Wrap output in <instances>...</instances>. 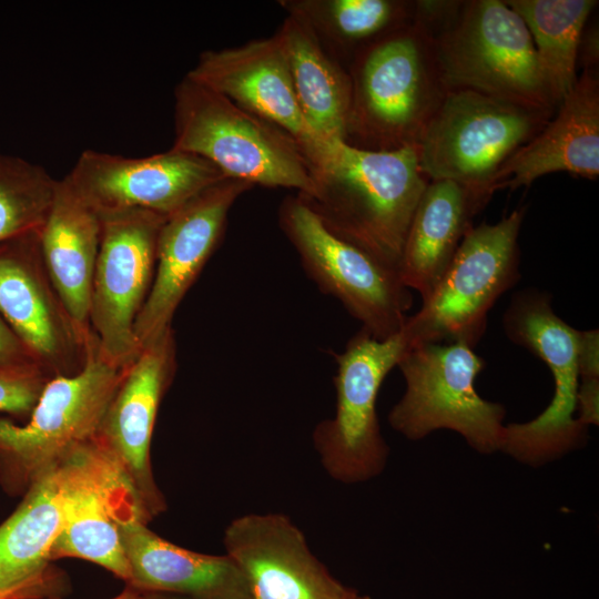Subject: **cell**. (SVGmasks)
<instances>
[{"mask_svg": "<svg viewBox=\"0 0 599 599\" xmlns=\"http://www.w3.org/2000/svg\"><path fill=\"white\" fill-rule=\"evenodd\" d=\"M345 143L377 152L416 149L449 88L436 38L408 20L358 51Z\"/></svg>", "mask_w": 599, "mask_h": 599, "instance_id": "obj_1", "label": "cell"}, {"mask_svg": "<svg viewBox=\"0 0 599 599\" xmlns=\"http://www.w3.org/2000/svg\"><path fill=\"white\" fill-rule=\"evenodd\" d=\"M314 181L313 195H298L325 227L398 274L410 220L429 182L416 149L377 152L335 141Z\"/></svg>", "mask_w": 599, "mask_h": 599, "instance_id": "obj_2", "label": "cell"}, {"mask_svg": "<svg viewBox=\"0 0 599 599\" xmlns=\"http://www.w3.org/2000/svg\"><path fill=\"white\" fill-rule=\"evenodd\" d=\"M173 149L196 154L226 177L311 196L315 181L300 144L187 74L174 89Z\"/></svg>", "mask_w": 599, "mask_h": 599, "instance_id": "obj_3", "label": "cell"}, {"mask_svg": "<svg viewBox=\"0 0 599 599\" xmlns=\"http://www.w3.org/2000/svg\"><path fill=\"white\" fill-rule=\"evenodd\" d=\"M126 367L103 357L91 332L83 367L51 377L22 425L0 417V484L6 491L24 494L73 447L95 436Z\"/></svg>", "mask_w": 599, "mask_h": 599, "instance_id": "obj_4", "label": "cell"}, {"mask_svg": "<svg viewBox=\"0 0 599 599\" xmlns=\"http://www.w3.org/2000/svg\"><path fill=\"white\" fill-rule=\"evenodd\" d=\"M547 110L468 89H451L417 146L420 171L494 194L504 163L552 118Z\"/></svg>", "mask_w": 599, "mask_h": 599, "instance_id": "obj_5", "label": "cell"}, {"mask_svg": "<svg viewBox=\"0 0 599 599\" xmlns=\"http://www.w3.org/2000/svg\"><path fill=\"white\" fill-rule=\"evenodd\" d=\"M526 207L494 224L471 226L446 272L408 316L403 329L409 346L465 343L475 347L487 328L488 313L520 277L518 237Z\"/></svg>", "mask_w": 599, "mask_h": 599, "instance_id": "obj_6", "label": "cell"}, {"mask_svg": "<svg viewBox=\"0 0 599 599\" xmlns=\"http://www.w3.org/2000/svg\"><path fill=\"white\" fill-rule=\"evenodd\" d=\"M405 392L388 414V423L410 440L438 429L464 437L480 454L500 451L506 408L484 399L475 379L485 361L460 342L409 346L397 363Z\"/></svg>", "mask_w": 599, "mask_h": 599, "instance_id": "obj_7", "label": "cell"}, {"mask_svg": "<svg viewBox=\"0 0 599 599\" xmlns=\"http://www.w3.org/2000/svg\"><path fill=\"white\" fill-rule=\"evenodd\" d=\"M548 292H517L504 314L506 336L538 356L554 379V396L547 408L526 423L505 425L500 451L515 460L538 467L587 443L588 428L577 419L579 331L552 308Z\"/></svg>", "mask_w": 599, "mask_h": 599, "instance_id": "obj_8", "label": "cell"}, {"mask_svg": "<svg viewBox=\"0 0 599 599\" xmlns=\"http://www.w3.org/2000/svg\"><path fill=\"white\" fill-rule=\"evenodd\" d=\"M436 42L449 90L468 89L557 110L528 28L505 1H463Z\"/></svg>", "mask_w": 599, "mask_h": 599, "instance_id": "obj_9", "label": "cell"}, {"mask_svg": "<svg viewBox=\"0 0 599 599\" xmlns=\"http://www.w3.org/2000/svg\"><path fill=\"white\" fill-rule=\"evenodd\" d=\"M280 227L308 277L383 341L402 331L413 296L398 274L328 231L297 194L278 209Z\"/></svg>", "mask_w": 599, "mask_h": 599, "instance_id": "obj_10", "label": "cell"}, {"mask_svg": "<svg viewBox=\"0 0 599 599\" xmlns=\"http://www.w3.org/2000/svg\"><path fill=\"white\" fill-rule=\"evenodd\" d=\"M408 347L403 328L383 341L361 329L335 356V414L313 433L322 465L334 479L361 483L384 469L389 449L380 432L376 399L385 377Z\"/></svg>", "mask_w": 599, "mask_h": 599, "instance_id": "obj_11", "label": "cell"}, {"mask_svg": "<svg viewBox=\"0 0 599 599\" xmlns=\"http://www.w3.org/2000/svg\"><path fill=\"white\" fill-rule=\"evenodd\" d=\"M89 324L101 354L128 366L141 351L135 322L150 293L166 216L146 210L101 213Z\"/></svg>", "mask_w": 599, "mask_h": 599, "instance_id": "obj_12", "label": "cell"}, {"mask_svg": "<svg viewBox=\"0 0 599 599\" xmlns=\"http://www.w3.org/2000/svg\"><path fill=\"white\" fill-rule=\"evenodd\" d=\"M59 464L62 522L50 560H88L129 583L119 524L150 520L135 490L94 437L73 447Z\"/></svg>", "mask_w": 599, "mask_h": 599, "instance_id": "obj_13", "label": "cell"}, {"mask_svg": "<svg viewBox=\"0 0 599 599\" xmlns=\"http://www.w3.org/2000/svg\"><path fill=\"white\" fill-rule=\"evenodd\" d=\"M39 232L0 243V316L50 377L79 372L90 334L74 323L43 263Z\"/></svg>", "mask_w": 599, "mask_h": 599, "instance_id": "obj_14", "label": "cell"}, {"mask_svg": "<svg viewBox=\"0 0 599 599\" xmlns=\"http://www.w3.org/2000/svg\"><path fill=\"white\" fill-rule=\"evenodd\" d=\"M252 187L226 177L166 216L158 237L153 283L134 326L141 347L173 327L179 305L220 245L231 207Z\"/></svg>", "mask_w": 599, "mask_h": 599, "instance_id": "obj_15", "label": "cell"}, {"mask_svg": "<svg viewBox=\"0 0 599 599\" xmlns=\"http://www.w3.org/2000/svg\"><path fill=\"white\" fill-rule=\"evenodd\" d=\"M65 176L99 214L146 210L164 216L226 179L204 158L173 148L144 158L85 150Z\"/></svg>", "mask_w": 599, "mask_h": 599, "instance_id": "obj_16", "label": "cell"}, {"mask_svg": "<svg viewBox=\"0 0 599 599\" xmlns=\"http://www.w3.org/2000/svg\"><path fill=\"white\" fill-rule=\"evenodd\" d=\"M173 327L141 347L94 436L135 490L149 519L165 509L152 474L150 447L160 403L176 372Z\"/></svg>", "mask_w": 599, "mask_h": 599, "instance_id": "obj_17", "label": "cell"}, {"mask_svg": "<svg viewBox=\"0 0 599 599\" xmlns=\"http://www.w3.org/2000/svg\"><path fill=\"white\" fill-rule=\"evenodd\" d=\"M187 75L287 132L300 144L312 173L327 160L335 140L322 138L305 120L276 33L233 48L206 50Z\"/></svg>", "mask_w": 599, "mask_h": 599, "instance_id": "obj_18", "label": "cell"}, {"mask_svg": "<svg viewBox=\"0 0 599 599\" xmlns=\"http://www.w3.org/2000/svg\"><path fill=\"white\" fill-rule=\"evenodd\" d=\"M226 555L246 577L252 599H344L339 582L282 514H246L224 532Z\"/></svg>", "mask_w": 599, "mask_h": 599, "instance_id": "obj_19", "label": "cell"}, {"mask_svg": "<svg viewBox=\"0 0 599 599\" xmlns=\"http://www.w3.org/2000/svg\"><path fill=\"white\" fill-rule=\"evenodd\" d=\"M556 172L589 180L599 175L598 69L581 70L552 118L504 163L494 190L529 186Z\"/></svg>", "mask_w": 599, "mask_h": 599, "instance_id": "obj_20", "label": "cell"}, {"mask_svg": "<svg viewBox=\"0 0 599 599\" xmlns=\"http://www.w3.org/2000/svg\"><path fill=\"white\" fill-rule=\"evenodd\" d=\"M130 585L191 599H252L246 577L227 556L204 555L161 538L133 519L119 524Z\"/></svg>", "mask_w": 599, "mask_h": 599, "instance_id": "obj_21", "label": "cell"}, {"mask_svg": "<svg viewBox=\"0 0 599 599\" xmlns=\"http://www.w3.org/2000/svg\"><path fill=\"white\" fill-rule=\"evenodd\" d=\"M490 197L454 181L428 182L410 220L398 266L400 282L417 291L422 301L437 285L474 216Z\"/></svg>", "mask_w": 599, "mask_h": 599, "instance_id": "obj_22", "label": "cell"}, {"mask_svg": "<svg viewBox=\"0 0 599 599\" xmlns=\"http://www.w3.org/2000/svg\"><path fill=\"white\" fill-rule=\"evenodd\" d=\"M101 238L100 214L74 191L67 176L58 180L47 220L39 232L47 272L67 311L85 334L93 274Z\"/></svg>", "mask_w": 599, "mask_h": 599, "instance_id": "obj_23", "label": "cell"}, {"mask_svg": "<svg viewBox=\"0 0 599 599\" xmlns=\"http://www.w3.org/2000/svg\"><path fill=\"white\" fill-rule=\"evenodd\" d=\"M276 34L285 50L305 120L322 138L345 142L352 100L347 69L327 52L309 24L296 13L287 12Z\"/></svg>", "mask_w": 599, "mask_h": 599, "instance_id": "obj_24", "label": "cell"}, {"mask_svg": "<svg viewBox=\"0 0 599 599\" xmlns=\"http://www.w3.org/2000/svg\"><path fill=\"white\" fill-rule=\"evenodd\" d=\"M62 522L60 464L23 494L14 512L0 525V590L17 587L50 567V552Z\"/></svg>", "mask_w": 599, "mask_h": 599, "instance_id": "obj_25", "label": "cell"}, {"mask_svg": "<svg viewBox=\"0 0 599 599\" xmlns=\"http://www.w3.org/2000/svg\"><path fill=\"white\" fill-rule=\"evenodd\" d=\"M286 12L301 16L323 47L345 68L363 48L412 18V1L282 0Z\"/></svg>", "mask_w": 599, "mask_h": 599, "instance_id": "obj_26", "label": "cell"}, {"mask_svg": "<svg viewBox=\"0 0 599 599\" xmlns=\"http://www.w3.org/2000/svg\"><path fill=\"white\" fill-rule=\"evenodd\" d=\"M532 39L549 94L556 106L578 74V47L595 0H507Z\"/></svg>", "mask_w": 599, "mask_h": 599, "instance_id": "obj_27", "label": "cell"}, {"mask_svg": "<svg viewBox=\"0 0 599 599\" xmlns=\"http://www.w3.org/2000/svg\"><path fill=\"white\" fill-rule=\"evenodd\" d=\"M57 184L41 165L0 153V243L41 230Z\"/></svg>", "mask_w": 599, "mask_h": 599, "instance_id": "obj_28", "label": "cell"}, {"mask_svg": "<svg viewBox=\"0 0 599 599\" xmlns=\"http://www.w3.org/2000/svg\"><path fill=\"white\" fill-rule=\"evenodd\" d=\"M50 378L38 365L0 367V413L27 420Z\"/></svg>", "mask_w": 599, "mask_h": 599, "instance_id": "obj_29", "label": "cell"}, {"mask_svg": "<svg viewBox=\"0 0 599 599\" xmlns=\"http://www.w3.org/2000/svg\"><path fill=\"white\" fill-rule=\"evenodd\" d=\"M65 588L64 576L53 567L10 589L0 590V599H43L59 597Z\"/></svg>", "mask_w": 599, "mask_h": 599, "instance_id": "obj_30", "label": "cell"}, {"mask_svg": "<svg viewBox=\"0 0 599 599\" xmlns=\"http://www.w3.org/2000/svg\"><path fill=\"white\" fill-rule=\"evenodd\" d=\"M577 364L579 379L599 378V332L579 331Z\"/></svg>", "mask_w": 599, "mask_h": 599, "instance_id": "obj_31", "label": "cell"}, {"mask_svg": "<svg viewBox=\"0 0 599 599\" xmlns=\"http://www.w3.org/2000/svg\"><path fill=\"white\" fill-rule=\"evenodd\" d=\"M576 413L577 419L587 428L599 424V378L579 379Z\"/></svg>", "mask_w": 599, "mask_h": 599, "instance_id": "obj_32", "label": "cell"}, {"mask_svg": "<svg viewBox=\"0 0 599 599\" xmlns=\"http://www.w3.org/2000/svg\"><path fill=\"white\" fill-rule=\"evenodd\" d=\"M37 365L31 355L0 316V367ZM40 367V366H39Z\"/></svg>", "mask_w": 599, "mask_h": 599, "instance_id": "obj_33", "label": "cell"}, {"mask_svg": "<svg viewBox=\"0 0 599 599\" xmlns=\"http://www.w3.org/2000/svg\"><path fill=\"white\" fill-rule=\"evenodd\" d=\"M599 32L597 24L585 27L578 47V65L581 70L598 69Z\"/></svg>", "mask_w": 599, "mask_h": 599, "instance_id": "obj_34", "label": "cell"}, {"mask_svg": "<svg viewBox=\"0 0 599 599\" xmlns=\"http://www.w3.org/2000/svg\"><path fill=\"white\" fill-rule=\"evenodd\" d=\"M43 599H61V598L51 597V598H43ZM112 599H144V592L140 591L139 589L130 585H126L125 589Z\"/></svg>", "mask_w": 599, "mask_h": 599, "instance_id": "obj_35", "label": "cell"}, {"mask_svg": "<svg viewBox=\"0 0 599 599\" xmlns=\"http://www.w3.org/2000/svg\"><path fill=\"white\" fill-rule=\"evenodd\" d=\"M144 599H191L183 596L160 593V592H144Z\"/></svg>", "mask_w": 599, "mask_h": 599, "instance_id": "obj_36", "label": "cell"}, {"mask_svg": "<svg viewBox=\"0 0 599 599\" xmlns=\"http://www.w3.org/2000/svg\"><path fill=\"white\" fill-rule=\"evenodd\" d=\"M344 599H370V597L362 595L353 589Z\"/></svg>", "mask_w": 599, "mask_h": 599, "instance_id": "obj_37", "label": "cell"}]
</instances>
